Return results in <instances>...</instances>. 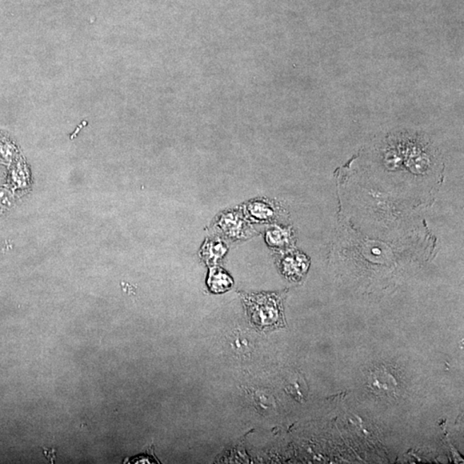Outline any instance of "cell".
I'll return each instance as SVG.
<instances>
[{"label":"cell","mask_w":464,"mask_h":464,"mask_svg":"<svg viewBox=\"0 0 464 464\" xmlns=\"http://www.w3.org/2000/svg\"><path fill=\"white\" fill-rule=\"evenodd\" d=\"M252 324L259 330L283 326L282 297L279 294H252L242 296Z\"/></svg>","instance_id":"obj_1"},{"label":"cell","mask_w":464,"mask_h":464,"mask_svg":"<svg viewBox=\"0 0 464 464\" xmlns=\"http://www.w3.org/2000/svg\"><path fill=\"white\" fill-rule=\"evenodd\" d=\"M215 226L220 233L231 240L246 239L253 235L250 220L238 211H227L220 214Z\"/></svg>","instance_id":"obj_2"},{"label":"cell","mask_w":464,"mask_h":464,"mask_svg":"<svg viewBox=\"0 0 464 464\" xmlns=\"http://www.w3.org/2000/svg\"><path fill=\"white\" fill-rule=\"evenodd\" d=\"M279 269L286 278L298 281L306 274L309 267V259L299 252H291L279 261Z\"/></svg>","instance_id":"obj_3"},{"label":"cell","mask_w":464,"mask_h":464,"mask_svg":"<svg viewBox=\"0 0 464 464\" xmlns=\"http://www.w3.org/2000/svg\"><path fill=\"white\" fill-rule=\"evenodd\" d=\"M243 214L250 221L269 223L273 221L277 215V211L273 204L265 199H254L243 206Z\"/></svg>","instance_id":"obj_4"},{"label":"cell","mask_w":464,"mask_h":464,"mask_svg":"<svg viewBox=\"0 0 464 464\" xmlns=\"http://www.w3.org/2000/svg\"><path fill=\"white\" fill-rule=\"evenodd\" d=\"M227 250V245L222 240L207 238L199 251V255L208 265L213 267L225 257Z\"/></svg>","instance_id":"obj_5"},{"label":"cell","mask_w":464,"mask_h":464,"mask_svg":"<svg viewBox=\"0 0 464 464\" xmlns=\"http://www.w3.org/2000/svg\"><path fill=\"white\" fill-rule=\"evenodd\" d=\"M207 285L214 294H223L233 286V279L225 270L213 266L208 275Z\"/></svg>","instance_id":"obj_6"},{"label":"cell","mask_w":464,"mask_h":464,"mask_svg":"<svg viewBox=\"0 0 464 464\" xmlns=\"http://www.w3.org/2000/svg\"><path fill=\"white\" fill-rule=\"evenodd\" d=\"M265 238L267 245L270 247L277 248V249L288 247L291 245V240H293V236H291L289 229L279 226L269 228L266 231Z\"/></svg>","instance_id":"obj_7"},{"label":"cell","mask_w":464,"mask_h":464,"mask_svg":"<svg viewBox=\"0 0 464 464\" xmlns=\"http://www.w3.org/2000/svg\"><path fill=\"white\" fill-rule=\"evenodd\" d=\"M249 340L245 338V336L239 335L238 336H235L233 347L235 349L240 350V352H246L248 347H249Z\"/></svg>","instance_id":"obj_8"},{"label":"cell","mask_w":464,"mask_h":464,"mask_svg":"<svg viewBox=\"0 0 464 464\" xmlns=\"http://www.w3.org/2000/svg\"><path fill=\"white\" fill-rule=\"evenodd\" d=\"M43 454L45 456L47 459H49L50 462H54L55 458V451L54 449H44Z\"/></svg>","instance_id":"obj_9"},{"label":"cell","mask_w":464,"mask_h":464,"mask_svg":"<svg viewBox=\"0 0 464 464\" xmlns=\"http://www.w3.org/2000/svg\"><path fill=\"white\" fill-rule=\"evenodd\" d=\"M134 461H135V462H133V463H154V462H153V461H154V460L153 458H149V457L144 458L143 456H139V457L134 458Z\"/></svg>","instance_id":"obj_10"}]
</instances>
